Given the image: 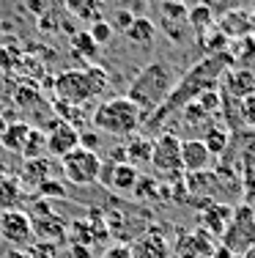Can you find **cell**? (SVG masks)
Here are the masks:
<instances>
[{"label":"cell","mask_w":255,"mask_h":258,"mask_svg":"<svg viewBox=\"0 0 255 258\" xmlns=\"http://www.w3.org/2000/svg\"><path fill=\"white\" fill-rule=\"evenodd\" d=\"M132 20H135V14H132L129 9H121V11H115V20H113V30H115V28L126 30V28L132 25Z\"/></svg>","instance_id":"f35d334b"},{"label":"cell","mask_w":255,"mask_h":258,"mask_svg":"<svg viewBox=\"0 0 255 258\" xmlns=\"http://www.w3.org/2000/svg\"><path fill=\"white\" fill-rule=\"evenodd\" d=\"M236 204H228V201H214V204H206L200 209V228L209 231L211 236H222V231L228 228L230 214H233Z\"/></svg>","instance_id":"5bb4252c"},{"label":"cell","mask_w":255,"mask_h":258,"mask_svg":"<svg viewBox=\"0 0 255 258\" xmlns=\"http://www.w3.org/2000/svg\"><path fill=\"white\" fill-rule=\"evenodd\" d=\"M137 179H140V170H137L135 165H129V162H115L107 187L115 189V192H132V189H135V184H137Z\"/></svg>","instance_id":"603a6c76"},{"label":"cell","mask_w":255,"mask_h":258,"mask_svg":"<svg viewBox=\"0 0 255 258\" xmlns=\"http://www.w3.org/2000/svg\"><path fill=\"white\" fill-rule=\"evenodd\" d=\"M22 198H25V189H22L20 179L14 173L0 168V212H9V209H20Z\"/></svg>","instance_id":"d6986e66"},{"label":"cell","mask_w":255,"mask_h":258,"mask_svg":"<svg viewBox=\"0 0 255 258\" xmlns=\"http://www.w3.org/2000/svg\"><path fill=\"white\" fill-rule=\"evenodd\" d=\"M63 3L74 17L91 22V25L102 20V0H63Z\"/></svg>","instance_id":"4316f807"},{"label":"cell","mask_w":255,"mask_h":258,"mask_svg":"<svg viewBox=\"0 0 255 258\" xmlns=\"http://www.w3.org/2000/svg\"><path fill=\"white\" fill-rule=\"evenodd\" d=\"M6 126H9V118H6V115H3V118H0V138H3V132H6Z\"/></svg>","instance_id":"bcb514c9"},{"label":"cell","mask_w":255,"mask_h":258,"mask_svg":"<svg viewBox=\"0 0 255 258\" xmlns=\"http://www.w3.org/2000/svg\"><path fill=\"white\" fill-rule=\"evenodd\" d=\"M80 146L88 149V151L99 149V138H96V132H80Z\"/></svg>","instance_id":"ab89813d"},{"label":"cell","mask_w":255,"mask_h":258,"mask_svg":"<svg viewBox=\"0 0 255 258\" xmlns=\"http://www.w3.org/2000/svg\"><path fill=\"white\" fill-rule=\"evenodd\" d=\"M220 30L228 36H233V39H239V36H247V33H252V14H247L244 9H233V11H228L225 17H222V22H220Z\"/></svg>","instance_id":"cb8c5ba5"},{"label":"cell","mask_w":255,"mask_h":258,"mask_svg":"<svg viewBox=\"0 0 255 258\" xmlns=\"http://www.w3.org/2000/svg\"><path fill=\"white\" fill-rule=\"evenodd\" d=\"M214 236L203 228H190L176 236V255L179 258H214Z\"/></svg>","instance_id":"30bf717a"},{"label":"cell","mask_w":255,"mask_h":258,"mask_svg":"<svg viewBox=\"0 0 255 258\" xmlns=\"http://www.w3.org/2000/svg\"><path fill=\"white\" fill-rule=\"evenodd\" d=\"M198 47L206 55H220V52H228L230 39L222 33L220 28H206L203 33H198Z\"/></svg>","instance_id":"484cf974"},{"label":"cell","mask_w":255,"mask_h":258,"mask_svg":"<svg viewBox=\"0 0 255 258\" xmlns=\"http://www.w3.org/2000/svg\"><path fill=\"white\" fill-rule=\"evenodd\" d=\"M203 6H209L211 11H217V14H228V11L236 9V0H200Z\"/></svg>","instance_id":"74e56055"},{"label":"cell","mask_w":255,"mask_h":258,"mask_svg":"<svg viewBox=\"0 0 255 258\" xmlns=\"http://www.w3.org/2000/svg\"><path fill=\"white\" fill-rule=\"evenodd\" d=\"M6 258H30V255L25 253V250H17V247H11L9 253H6Z\"/></svg>","instance_id":"ee69618b"},{"label":"cell","mask_w":255,"mask_h":258,"mask_svg":"<svg viewBox=\"0 0 255 258\" xmlns=\"http://www.w3.org/2000/svg\"><path fill=\"white\" fill-rule=\"evenodd\" d=\"M230 66H233V60H230L228 52L206 55V58L198 60L192 69H187V75L181 77L173 88H170V94L165 96V102H162L159 107L148 115V121H145V124H148L151 129H156L162 121L167 118V115H173L176 110H181L187 102H195L203 91H214L217 85H220L222 75H225Z\"/></svg>","instance_id":"6da1fadb"},{"label":"cell","mask_w":255,"mask_h":258,"mask_svg":"<svg viewBox=\"0 0 255 258\" xmlns=\"http://www.w3.org/2000/svg\"><path fill=\"white\" fill-rule=\"evenodd\" d=\"M156 3H159V6H162V3H179V0H156Z\"/></svg>","instance_id":"681fc988"},{"label":"cell","mask_w":255,"mask_h":258,"mask_svg":"<svg viewBox=\"0 0 255 258\" xmlns=\"http://www.w3.org/2000/svg\"><path fill=\"white\" fill-rule=\"evenodd\" d=\"M36 198H44V201H63V198H66V187H63V181H58V179H47L39 189H36Z\"/></svg>","instance_id":"1f68e13d"},{"label":"cell","mask_w":255,"mask_h":258,"mask_svg":"<svg viewBox=\"0 0 255 258\" xmlns=\"http://www.w3.org/2000/svg\"><path fill=\"white\" fill-rule=\"evenodd\" d=\"M44 138H47V151L52 157H66L71 149L80 146V129L74 124H69V121H60L55 115L52 121H47Z\"/></svg>","instance_id":"9c48e42d"},{"label":"cell","mask_w":255,"mask_h":258,"mask_svg":"<svg viewBox=\"0 0 255 258\" xmlns=\"http://www.w3.org/2000/svg\"><path fill=\"white\" fill-rule=\"evenodd\" d=\"M211 157L206 143L200 138H181V168L184 173H198V170L211 168Z\"/></svg>","instance_id":"4fadbf2b"},{"label":"cell","mask_w":255,"mask_h":258,"mask_svg":"<svg viewBox=\"0 0 255 258\" xmlns=\"http://www.w3.org/2000/svg\"><path fill=\"white\" fill-rule=\"evenodd\" d=\"M247 201H250V204H247V206H250L252 212H255V195H247Z\"/></svg>","instance_id":"7dc6e473"},{"label":"cell","mask_w":255,"mask_h":258,"mask_svg":"<svg viewBox=\"0 0 255 258\" xmlns=\"http://www.w3.org/2000/svg\"><path fill=\"white\" fill-rule=\"evenodd\" d=\"M222 244L233 255H241L247 247L255 242V212L247 204H236L233 214H230L228 228L222 231Z\"/></svg>","instance_id":"52a82bcc"},{"label":"cell","mask_w":255,"mask_h":258,"mask_svg":"<svg viewBox=\"0 0 255 258\" xmlns=\"http://www.w3.org/2000/svg\"><path fill=\"white\" fill-rule=\"evenodd\" d=\"M129 250H132V258H170L167 236L156 225H148L140 236H135Z\"/></svg>","instance_id":"8fae6325"},{"label":"cell","mask_w":255,"mask_h":258,"mask_svg":"<svg viewBox=\"0 0 255 258\" xmlns=\"http://www.w3.org/2000/svg\"><path fill=\"white\" fill-rule=\"evenodd\" d=\"M0 239L11 244L17 250H25L33 242V223H30L28 212L22 209H9V212H0Z\"/></svg>","instance_id":"ba28073f"},{"label":"cell","mask_w":255,"mask_h":258,"mask_svg":"<svg viewBox=\"0 0 255 258\" xmlns=\"http://www.w3.org/2000/svg\"><path fill=\"white\" fill-rule=\"evenodd\" d=\"M88 33H91V39H94L99 47H105V44H110V41H113V33H115V30H113L110 22L99 20V22H94V25H91Z\"/></svg>","instance_id":"836d02e7"},{"label":"cell","mask_w":255,"mask_h":258,"mask_svg":"<svg viewBox=\"0 0 255 258\" xmlns=\"http://www.w3.org/2000/svg\"><path fill=\"white\" fill-rule=\"evenodd\" d=\"M25 253L30 258H55V244L52 242H30L28 247H25Z\"/></svg>","instance_id":"d590c367"},{"label":"cell","mask_w":255,"mask_h":258,"mask_svg":"<svg viewBox=\"0 0 255 258\" xmlns=\"http://www.w3.org/2000/svg\"><path fill=\"white\" fill-rule=\"evenodd\" d=\"M60 170H63L69 184H74V187H91V184L99 181L102 157H99V151H88L82 146H77L66 157H60Z\"/></svg>","instance_id":"8992f818"},{"label":"cell","mask_w":255,"mask_h":258,"mask_svg":"<svg viewBox=\"0 0 255 258\" xmlns=\"http://www.w3.org/2000/svg\"><path fill=\"white\" fill-rule=\"evenodd\" d=\"M214 258H236V255L230 253L225 244H217V247H214Z\"/></svg>","instance_id":"7bdbcfd3"},{"label":"cell","mask_w":255,"mask_h":258,"mask_svg":"<svg viewBox=\"0 0 255 258\" xmlns=\"http://www.w3.org/2000/svg\"><path fill=\"white\" fill-rule=\"evenodd\" d=\"M200 140L206 143L211 157H225V151L230 149V129L222 121H209L203 126V138Z\"/></svg>","instance_id":"2e32d148"},{"label":"cell","mask_w":255,"mask_h":258,"mask_svg":"<svg viewBox=\"0 0 255 258\" xmlns=\"http://www.w3.org/2000/svg\"><path fill=\"white\" fill-rule=\"evenodd\" d=\"M71 253H74V258H91V250L85 244H71Z\"/></svg>","instance_id":"b9f144b4"},{"label":"cell","mask_w":255,"mask_h":258,"mask_svg":"<svg viewBox=\"0 0 255 258\" xmlns=\"http://www.w3.org/2000/svg\"><path fill=\"white\" fill-rule=\"evenodd\" d=\"M124 36L137 47H151V41H154V36H156V28L148 17H135L132 25L124 30Z\"/></svg>","instance_id":"d4e9b609"},{"label":"cell","mask_w":255,"mask_h":258,"mask_svg":"<svg viewBox=\"0 0 255 258\" xmlns=\"http://www.w3.org/2000/svg\"><path fill=\"white\" fill-rule=\"evenodd\" d=\"M239 115H241V124L244 126H255V94L239 99Z\"/></svg>","instance_id":"e575fe53"},{"label":"cell","mask_w":255,"mask_h":258,"mask_svg":"<svg viewBox=\"0 0 255 258\" xmlns=\"http://www.w3.org/2000/svg\"><path fill=\"white\" fill-rule=\"evenodd\" d=\"M181 110H184V118H187L184 124H190V126H206V124L211 121V115L206 113V110L200 107L198 102H187Z\"/></svg>","instance_id":"4dcf8cb0"},{"label":"cell","mask_w":255,"mask_h":258,"mask_svg":"<svg viewBox=\"0 0 255 258\" xmlns=\"http://www.w3.org/2000/svg\"><path fill=\"white\" fill-rule=\"evenodd\" d=\"M151 151H154V140L148 135H132L129 140L124 143V154H126V162L135 165L137 170L151 165Z\"/></svg>","instance_id":"ac0fdd59"},{"label":"cell","mask_w":255,"mask_h":258,"mask_svg":"<svg viewBox=\"0 0 255 258\" xmlns=\"http://www.w3.org/2000/svg\"><path fill=\"white\" fill-rule=\"evenodd\" d=\"M211 22H214V11H211L209 6H203V3H195L190 11H187V25L195 28L198 33H203L206 28H211Z\"/></svg>","instance_id":"83f0119b"},{"label":"cell","mask_w":255,"mask_h":258,"mask_svg":"<svg viewBox=\"0 0 255 258\" xmlns=\"http://www.w3.org/2000/svg\"><path fill=\"white\" fill-rule=\"evenodd\" d=\"M241 258H255V242H252L250 247L244 250V253H241Z\"/></svg>","instance_id":"f6af8a7d"},{"label":"cell","mask_w":255,"mask_h":258,"mask_svg":"<svg viewBox=\"0 0 255 258\" xmlns=\"http://www.w3.org/2000/svg\"><path fill=\"white\" fill-rule=\"evenodd\" d=\"M20 184L22 189H39L41 184L47 179H52V159L50 157H36V159H25V165H22L20 170Z\"/></svg>","instance_id":"9a60e30c"},{"label":"cell","mask_w":255,"mask_h":258,"mask_svg":"<svg viewBox=\"0 0 255 258\" xmlns=\"http://www.w3.org/2000/svg\"><path fill=\"white\" fill-rule=\"evenodd\" d=\"M3 115H6V102L0 99V118H3Z\"/></svg>","instance_id":"c3c4849f"},{"label":"cell","mask_w":255,"mask_h":258,"mask_svg":"<svg viewBox=\"0 0 255 258\" xmlns=\"http://www.w3.org/2000/svg\"><path fill=\"white\" fill-rule=\"evenodd\" d=\"M41 96L36 94L33 88H17V104H20L22 110H33V107H39V102Z\"/></svg>","instance_id":"8d00e7d4"},{"label":"cell","mask_w":255,"mask_h":258,"mask_svg":"<svg viewBox=\"0 0 255 258\" xmlns=\"http://www.w3.org/2000/svg\"><path fill=\"white\" fill-rule=\"evenodd\" d=\"M239 179H241V192L255 195V140L241 146L239 154Z\"/></svg>","instance_id":"7402d4cb"},{"label":"cell","mask_w":255,"mask_h":258,"mask_svg":"<svg viewBox=\"0 0 255 258\" xmlns=\"http://www.w3.org/2000/svg\"><path fill=\"white\" fill-rule=\"evenodd\" d=\"M195 102H198L209 115H217V113H220V107H222V94H220L217 88H214V91H203V94H200Z\"/></svg>","instance_id":"d6a6232c"},{"label":"cell","mask_w":255,"mask_h":258,"mask_svg":"<svg viewBox=\"0 0 255 258\" xmlns=\"http://www.w3.org/2000/svg\"><path fill=\"white\" fill-rule=\"evenodd\" d=\"M170 88H173L170 66L162 63V60H154V63H148L140 75L135 77V83L129 85L126 96H129V99L143 110L145 121H148V115L154 113L162 102H165V96L170 94Z\"/></svg>","instance_id":"277c9868"},{"label":"cell","mask_w":255,"mask_h":258,"mask_svg":"<svg viewBox=\"0 0 255 258\" xmlns=\"http://www.w3.org/2000/svg\"><path fill=\"white\" fill-rule=\"evenodd\" d=\"M105 258H132V250L129 244H115V247H110L105 253Z\"/></svg>","instance_id":"60d3db41"},{"label":"cell","mask_w":255,"mask_h":258,"mask_svg":"<svg viewBox=\"0 0 255 258\" xmlns=\"http://www.w3.org/2000/svg\"><path fill=\"white\" fill-rule=\"evenodd\" d=\"M71 44H74V52L80 55V58H85V60H94L96 55H99V44L91 39L88 30H82V33H74V36H71Z\"/></svg>","instance_id":"f546056e"},{"label":"cell","mask_w":255,"mask_h":258,"mask_svg":"<svg viewBox=\"0 0 255 258\" xmlns=\"http://www.w3.org/2000/svg\"><path fill=\"white\" fill-rule=\"evenodd\" d=\"M30 129H33V124H28V121H9L3 138H0V146H3L6 151H11V154H22Z\"/></svg>","instance_id":"44dd1931"},{"label":"cell","mask_w":255,"mask_h":258,"mask_svg":"<svg viewBox=\"0 0 255 258\" xmlns=\"http://www.w3.org/2000/svg\"><path fill=\"white\" fill-rule=\"evenodd\" d=\"M96 129L113 135V138H132V135L140 132V126L145 124L143 110L137 107L129 96H110V99L99 102L91 115Z\"/></svg>","instance_id":"7a4b0ae2"},{"label":"cell","mask_w":255,"mask_h":258,"mask_svg":"<svg viewBox=\"0 0 255 258\" xmlns=\"http://www.w3.org/2000/svg\"><path fill=\"white\" fill-rule=\"evenodd\" d=\"M222 94L230 99H244V96L255 94V69L250 66H230L220 80Z\"/></svg>","instance_id":"7c38bea8"},{"label":"cell","mask_w":255,"mask_h":258,"mask_svg":"<svg viewBox=\"0 0 255 258\" xmlns=\"http://www.w3.org/2000/svg\"><path fill=\"white\" fill-rule=\"evenodd\" d=\"M33 223V236L41 239V242H63L66 239V231H69V225L63 223L60 217H55V212L47 214V217H36L30 220Z\"/></svg>","instance_id":"e0dca14e"},{"label":"cell","mask_w":255,"mask_h":258,"mask_svg":"<svg viewBox=\"0 0 255 258\" xmlns=\"http://www.w3.org/2000/svg\"><path fill=\"white\" fill-rule=\"evenodd\" d=\"M135 198L137 201H145V204H159V201H167L170 198V187L162 179H154V176H143L137 179L135 184Z\"/></svg>","instance_id":"ffe728a7"},{"label":"cell","mask_w":255,"mask_h":258,"mask_svg":"<svg viewBox=\"0 0 255 258\" xmlns=\"http://www.w3.org/2000/svg\"><path fill=\"white\" fill-rule=\"evenodd\" d=\"M151 168L162 176L165 184H173L184 179V168H181V138L173 132H162L154 140V151H151Z\"/></svg>","instance_id":"5b68a950"},{"label":"cell","mask_w":255,"mask_h":258,"mask_svg":"<svg viewBox=\"0 0 255 258\" xmlns=\"http://www.w3.org/2000/svg\"><path fill=\"white\" fill-rule=\"evenodd\" d=\"M44 151H47V138H44V129H39V126H33L30 129V135H28V143H25V149H22V159H36V157H44Z\"/></svg>","instance_id":"f1b7e54d"},{"label":"cell","mask_w":255,"mask_h":258,"mask_svg":"<svg viewBox=\"0 0 255 258\" xmlns=\"http://www.w3.org/2000/svg\"><path fill=\"white\" fill-rule=\"evenodd\" d=\"M107 88H110V77L99 66L69 69L55 77V99L69 104H85L91 99H99Z\"/></svg>","instance_id":"3957f363"}]
</instances>
